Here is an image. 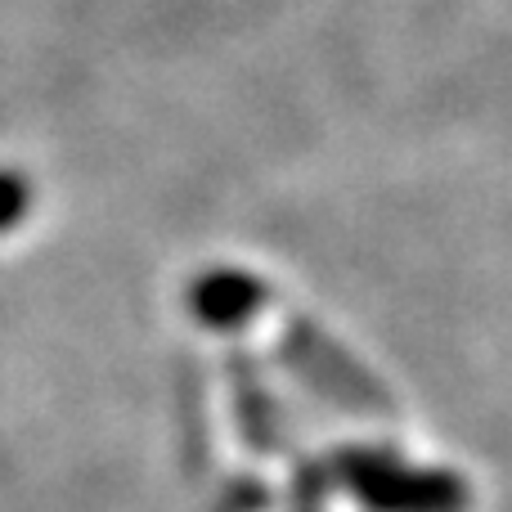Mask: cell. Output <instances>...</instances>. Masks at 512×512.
<instances>
[{
    "label": "cell",
    "mask_w": 512,
    "mask_h": 512,
    "mask_svg": "<svg viewBox=\"0 0 512 512\" xmlns=\"http://www.w3.org/2000/svg\"><path fill=\"white\" fill-rule=\"evenodd\" d=\"M342 481L373 512H463L468 486L445 468H414L391 454L351 450L342 454Z\"/></svg>",
    "instance_id": "1"
},
{
    "label": "cell",
    "mask_w": 512,
    "mask_h": 512,
    "mask_svg": "<svg viewBox=\"0 0 512 512\" xmlns=\"http://www.w3.org/2000/svg\"><path fill=\"white\" fill-rule=\"evenodd\" d=\"M189 306L212 328H239L265 306V283L243 270H207L189 288Z\"/></svg>",
    "instance_id": "2"
},
{
    "label": "cell",
    "mask_w": 512,
    "mask_h": 512,
    "mask_svg": "<svg viewBox=\"0 0 512 512\" xmlns=\"http://www.w3.org/2000/svg\"><path fill=\"white\" fill-rule=\"evenodd\" d=\"M27 203H32V189H27V180L14 176V171H0V230H9V225L23 221Z\"/></svg>",
    "instance_id": "3"
}]
</instances>
